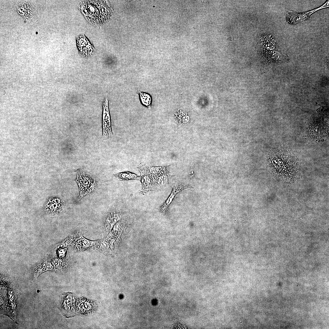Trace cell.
<instances>
[{
	"mask_svg": "<svg viewBox=\"0 0 329 329\" xmlns=\"http://www.w3.org/2000/svg\"><path fill=\"white\" fill-rule=\"evenodd\" d=\"M79 7L87 20L94 25L104 24L112 14V9L106 1H86Z\"/></svg>",
	"mask_w": 329,
	"mask_h": 329,
	"instance_id": "cell-1",
	"label": "cell"
},
{
	"mask_svg": "<svg viewBox=\"0 0 329 329\" xmlns=\"http://www.w3.org/2000/svg\"><path fill=\"white\" fill-rule=\"evenodd\" d=\"M277 151L274 164L281 178L294 177L299 172V164L296 156L290 150L281 148Z\"/></svg>",
	"mask_w": 329,
	"mask_h": 329,
	"instance_id": "cell-2",
	"label": "cell"
},
{
	"mask_svg": "<svg viewBox=\"0 0 329 329\" xmlns=\"http://www.w3.org/2000/svg\"><path fill=\"white\" fill-rule=\"evenodd\" d=\"M310 137L316 141L323 140L328 136V113L317 112L310 118L307 127Z\"/></svg>",
	"mask_w": 329,
	"mask_h": 329,
	"instance_id": "cell-3",
	"label": "cell"
},
{
	"mask_svg": "<svg viewBox=\"0 0 329 329\" xmlns=\"http://www.w3.org/2000/svg\"><path fill=\"white\" fill-rule=\"evenodd\" d=\"M75 172L76 175V180L80 191L78 199L80 200L93 193L97 188L98 182L81 168Z\"/></svg>",
	"mask_w": 329,
	"mask_h": 329,
	"instance_id": "cell-4",
	"label": "cell"
},
{
	"mask_svg": "<svg viewBox=\"0 0 329 329\" xmlns=\"http://www.w3.org/2000/svg\"><path fill=\"white\" fill-rule=\"evenodd\" d=\"M172 182V190L171 194L165 202L159 207L160 211L164 214H166L169 206L177 194L184 189H194L191 184L186 180L175 179Z\"/></svg>",
	"mask_w": 329,
	"mask_h": 329,
	"instance_id": "cell-5",
	"label": "cell"
},
{
	"mask_svg": "<svg viewBox=\"0 0 329 329\" xmlns=\"http://www.w3.org/2000/svg\"><path fill=\"white\" fill-rule=\"evenodd\" d=\"M146 164L144 162H141L136 168L140 174V180L141 182L142 188L139 194L141 195H146L153 190V179L147 170Z\"/></svg>",
	"mask_w": 329,
	"mask_h": 329,
	"instance_id": "cell-6",
	"label": "cell"
},
{
	"mask_svg": "<svg viewBox=\"0 0 329 329\" xmlns=\"http://www.w3.org/2000/svg\"><path fill=\"white\" fill-rule=\"evenodd\" d=\"M108 100L107 97L104 100L103 104L102 127L103 137L107 138L112 135L111 131V121L108 108Z\"/></svg>",
	"mask_w": 329,
	"mask_h": 329,
	"instance_id": "cell-7",
	"label": "cell"
},
{
	"mask_svg": "<svg viewBox=\"0 0 329 329\" xmlns=\"http://www.w3.org/2000/svg\"><path fill=\"white\" fill-rule=\"evenodd\" d=\"M78 48L82 55L87 57L91 55L94 49L86 37L84 35H81L77 38Z\"/></svg>",
	"mask_w": 329,
	"mask_h": 329,
	"instance_id": "cell-8",
	"label": "cell"
},
{
	"mask_svg": "<svg viewBox=\"0 0 329 329\" xmlns=\"http://www.w3.org/2000/svg\"><path fill=\"white\" fill-rule=\"evenodd\" d=\"M264 52V56L269 63L286 62L289 59L286 54L278 51L267 50Z\"/></svg>",
	"mask_w": 329,
	"mask_h": 329,
	"instance_id": "cell-9",
	"label": "cell"
},
{
	"mask_svg": "<svg viewBox=\"0 0 329 329\" xmlns=\"http://www.w3.org/2000/svg\"><path fill=\"white\" fill-rule=\"evenodd\" d=\"M77 304L78 312L82 314H87L92 312L94 310L95 304L91 301L88 299H82L79 301Z\"/></svg>",
	"mask_w": 329,
	"mask_h": 329,
	"instance_id": "cell-10",
	"label": "cell"
},
{
	"mask_svg": "<svg viewBox=\"0 0 329 329\" xmlns=\"http://www.w3.org/2000/svg\"><path fill=\"white\" fill-rule=\"evenodd\" d=\"M122 213L118 210L110 212L106 217L104 221V225L106 228L111 229L114 225L121 218Z\"/></svg>",
	"mask_w": 329,
	"mask_h": 329,
	"instance_id": "cell-11",
	"label": "cell"
},
{
	"mask_svg": "<svg viewBox=\"0 0 329 329\" xmlns=\"http://www.w3.org/2000/svg\"><path fill=\"white\" fill-rule=\"evenodd\" d=\"M261 42L263 48L267 50H273L277 45V42L274 37L270 35L263 36L261 38Z\"/></svg>",
	"mask_w": 329,
	"mask_h": 329,
	"instance_id": "cell-12",
	"label": "cell"
},
{
	"mask_svg": "<svg viewBox=\"0 0 329 329\" xmlns=\"http://www.w3.org/2000/svg\"><path fill=\"white\" fill-rule=\"evenodd\" d=\"M115 178L120 181H128L140 179V176L130 172L125 171L114 175Z\"/></svg>",
	"mask_w": 329,
	"mask_h": 329,
	"instance_id": "cell-13",
	"label": "cell"
},
{
	"mask_svg": "<svg viewBox=\"0 0 329 329\" xmlns=\"http://www.w3.org/2000/svg\"><path fill=\"white\" fill-rule=\"evenodd\" d=\"M53 268V266L50 263L47 262H44L37 265L33 269V271L35 277H37L41 273L45 271L51 270Z\"/></svg>",
	"mask_w": 329,
	"mask_h": 329,
	"instance_id": "cell-14",
	"label": "cell"
},
{
	"mask_svg": "<svg viewBox=\"0 0 329 329\" xmlns=\"http://www.w3.org/2000/svg\"><path fill=\"white\" fill-rule=\"evenodd\" d=\"M139 91L140 98L141 103L149 109H151L152 100L151 96L147 93Z\"/></svg>",
	"mask_w": 329,
	"mask_h": 329,
	"instance_id": "cell-15",
	"label": "cell"
},
{
	"mask_svg": "<svg viewBox=\"0 0 329 329\" xmlns=\"http://www.w3.org/2000/svg\"><path fill=\"white\" fill-rule=\"evenodd\" d=\"M98 243L99 244L98 245V246H99L98 248H99V250L101 251L105 252L109 247V245L107 241L102 240L99 242Z\"/></svg>",
	"mask_w": 329,
	"mask_h": 329,
	"instance_id": "cell-16",
	"label": "cell"
}]
</instances>
